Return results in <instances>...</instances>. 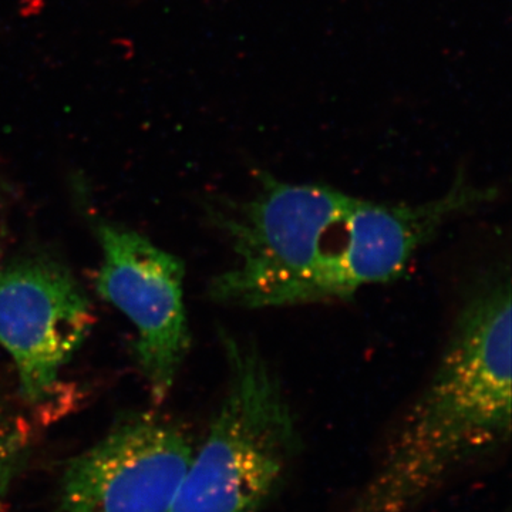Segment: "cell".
Listing matches in <instances>:
<instances>
[{
  "label": "cell",
  "mask_w": 512,
  "mask_h": 512,
  "mask_svg": "<svg viewBox=\"0 0 512 512\" xmlns=\"http://www.w3.org/2000/svg\"><path fill=\"white\" fill-rule=\"evenodd\" d=\"M497 194L460 174L430 200L389 204L261 171L249 197L205 205L234 252L232 265L208 284V296L247 309L343 301L399 278L441 229Z\"/></svg>",
  "instance_id": "obj_1"
},
{
  "label": "cell",
  "mask_w": 512,
  "mask_h": 512,
  "mask_svg": "<svg viewBox=\"0 0 512 512\" xmlns=\"http://www.w3.org/2000/svg\"><path fill=\"white\" fill-rule=\"evenodd\" d=\"M229 379L168 512H262L301 451L291 404L255 342L222 335Z\"/></svg>",
  "instance_id": "obj_2"
},
{
  "label": "cell",
  "mask_w": 512,
  "mask_h": 512,
  "mask_svg": "<svg viewBox=\"0 0 512 512\" xmlns=\"http://www.w3.org/2000/svg\"><path fill=\"white\" fill-rule=\"evenodd\" d=\"M101 249L97 293L136 329L138 369L154 402H164L190 350L184 262L117 222L93 215Z\"/></svg>",
  "instance_id": "obj_3"
},
{
  "label": "cell",
  "mask_w": 512,
  "mask_h": 512,
  "mask_svg": "<svg viewBox=\"0 0 512 512\" xmlns=\"http://www.w3.org/2000/svg\"><path fill=\"white\" fill-rule=\"evenodd\" d=\"M93 322L89 295L55 256L30 252L0 265V348L13 360L30 406L52 399Z\"/></svg>",
  "instance_id": "obj_4"
},
{
  "label": "cell",
  "mask_w": 512,
  "mask_h": 512,
  "mask_svg": "<svg viewBox=\"0 0 512 512\" xmlns=\"http://www.w3.org/2000/svg\"><path fill=\"white\" fill-rule=\"evenodd\" d=\"M194 451L177 424L134 416L70 461L56 512H168Z\"/></svg>",
  "instance_id": "obj_5"
},
{
  "label": "cell",
  "mask_w": 512,
  "mask_h": 512,
  "mask_svg": "<svg viewBox=\"0 0 512 512\" xmlns=\"http://www.w3.org/2000/svg\"><path fill=\"white\" fill-rule=\"evenodd\" d=\"M29 436L25 424L0 397V508L10 485L28 456Z\"/></svg>",
  "instance_id": "obj_6"
}]
</instances>
